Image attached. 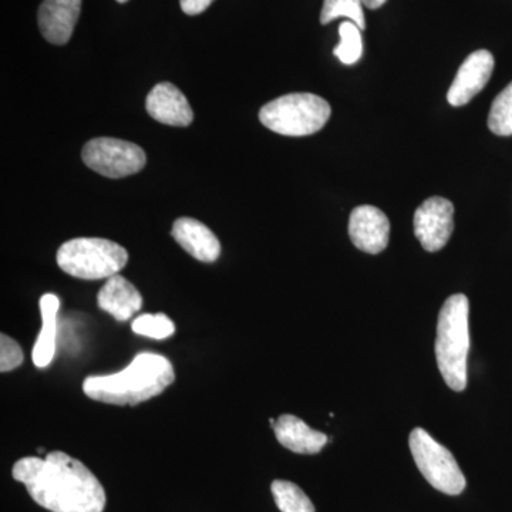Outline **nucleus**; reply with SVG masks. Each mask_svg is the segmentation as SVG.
<instances>
[{"label":"nucleus","mask_w":512,"mask_h":512,"mask_svg":"<svg viewBox=\"0 0 512 512\" xmlns=\"http://www.w3.org/2000/svg\"><path fill=\"white\" fill-rule=\"evenodd\" d=\"M348 18L350 22L356 23L360 30H365V13H363L362 0H325L320 23L328 25L332 20Z\"/></svg>","instance_id":"obj_18"},{"label":"nucleus","mask_w":512,"mask_h":512,"mask_svg":"<svg viewBox=\"0 0 512 512\" xmlns=\"http://www.w3.org/2000/svg\"><path fill=\"white\" fill-rule=\"evenodd\" d=\"M117 2H119V3H126V2H128V0H117Z\"/></svg>","instance_id":"obj_25"},{"label":"nucleus","mask_w":512,"mask_h":512,"mask_svg":"<svg viewBox=\"0 0 512 512\" xmlns=\"http://www.w3.org/2000/svg\"><path fill=\"white\" fill-rule=\"evenodd\" d=\"M82 0H45L40 5L37 22L43 37L53 45H66L79 20Z\"/></svg>","instance_id":"obj_11"},{"label":"nucleus","mask_w":512,"mask_h":512,"mask_svg":"<svg viewBox=\"0 0 512 512\" xmlns=\"http://www.w3.org/2000/svg\"><path fill=\"white\" fill-rule=\"evenodd\" d=\"M276 507L282 512H316L311 498L291 481L275 480L271 485Z\"/></svg>","instance_id":"obj_17"},{"label":"nucleus","mask_w":512,"mask_h":512,"mask_svg":"<svg viewBox=\"0 0 512 512\" xmlns=\"http://www.w3.org/2000/svg\"><path fill=\"white\" fill-rule=\"evenodd\" d=\"M362 30L356 23L343 22L339 28L340 43L333 53L343 64H355L359 62L363 53Z\"/></svg>","instance_id":"obj_20"},{"label":"nucleus","mask_w":512,"mask_h":512,"mask_svg":"<svg viewBox=\"0 0 512 512\" xmlns=\"http://www.w3.org/2000/svg\"><path fill=\"white\" fill-rule=\"evenodd\" d=\"M349 237L360 251L372 255L380 254L389 245V218L372 205L357 207L350 214Z\"/></svg>","instance_id":"obj_9"},{"label":"nucleus","mask_w":512,"mask_h":512,"mask_svg":"<svg viewBox=\"0 0 512 512\" xmlns=\"http://www.w3.org/2000/svg\"><path fill=\"white\" fill-rule=\"evenodd\" d=\"M454 205L446 198H429L414 214V234L427 252L446 247L454 229Z\"/></svg>","instance_id":"obj_8"},{"label":"nucleus","mask_w":512,"mask_h":512,"mask_svg":"<svg viewBox=\"0 0 512 512\" xmlns=\"http://www.w3.org/2000/svg\"><path fill=\"white\" fill-rule=\"evenodd\" d=\"M83 163L109 178H124L140 173L146 165L143 148L119 138H93L83 148Z\"/></svg>","instance_id":"obj_7"},{"label":"nucleus","mask_w":512,"mask_h":512,"mask_svg":"<svg viewBox=\"0 0 512 512\" xmlns=\"http://www.w3.org/2000/svg\"><path fill=\"white\" fill-rule=\"evenodd\" d=\"M13 478L25 484L36 504L52 512H103L106 491L82 461L63 451L45 458H20Z\"/></svg>","instance_id":"obj_1"},{"label":"nucleus","mask_w":512,"mask_h":512,"mask_svg":"<svg viewBox=\"0 0 512 512\" xmlns=\"http://www.w3.org/2000/svg\"><path fill=\"white\" fill-rule=\"evenodd\" d=\"M214 0H180L181 9L187 15L195 16L210 8Z\"/></svg>","instance_id":"obj_23"},{"label":"nucleus","mask_w":512,"mask_h":512,"mask_svg":"<svg viewBox=\"0 0 512 512\" xmlns=\"http://www.w3.org/2000/svg\"><path fill=\"white\" fill-rule=\"evenodd\" d=\"M488 128L497 136H512V83L495 97L488 116Z\"/></svg>","instance_id":"obj_19"},{"label":"nucleus","mask_w":512,"mask_h":512,"mask_svg":"<svg viewBox=\"0 0 512 512\" xmlns=\"http://www.w3.org/2000/svg\"><path fill=\"white\" fill-rule=\"evenodd\" d=\"M276 440L296 454H318L328 444V436L313 430L305 421L292 414H284L276 420Z\"/></svg>","instance_id":"obj_15"},{"label":"nucleus","mask_w":512,"mask_h":512,"mask_svg":"<svg viewBox=\"0 0 512 512\" xmlns=\"http://www.w3.org/2000/svg\"><path fill=\"white\" fill-rule=\"evenodd\" d=\"M131 329L137 335L156 340L168 339L175 333L173 320L164 313H156V315L146 313V315L138 316L134 319Z\"/></svg>","instance_id":"obj_21"},{"label":"nucleus","mask_w":512,"mask_h":512,"mask_svg":"<svg viewBox=\"0 0 512 512\" xmlns=\"http://www.w3.org/2000/svg\"><path fill=\"white\" fill-rule=\"evenodd\" d=\"M23 363V350L16 340L5 333L0 336V370L2 373L12 372Z\"/></svg>","instance_id":"obj_22"},{"label":"nucleus","mask_w":512,"mask_h":512,"mask_svg":"<svg viewBox=\"0 0 512 512\" xmlns=\"http://www.w3.org/2000/svg\"><path fill=\"white\" fill-rule=\"evenodd\" d=\"M470 303L466 295L457 293L444 302L437 323V366L444 382L454 392L467 387V357L470 352L468 328Z\"/></svg>","instance_id":"obj_3"},{"label":"nucleus","mask_w":512,"mask_h":512,"mask_svg":"<svg viewBox=\"0 0 512 512\" xmlns=\"http://www.w3.org/2000/svg\"><path fill=\"white\" fill-rule=\"evenodd\" d=\"M409 444L414 463L436 490L447 495H458L466 490V477L456 458L426 430L414 429L410 433Z\"/></svg>","instance_id":"obj_6"},{"label":"nucleus","mask_w":512,"mask_h":512,"mask_svg":"<svg viewBox=\"0 0 512 512\" xmlns=\"http://www.w3.org/2000/svg\"><path fill=\"white\" fill-rule=\"evenodd\" d=\"M328 101L312 93H292L269 101L259 120L281 136L303 137L318 133L330 119Z\"/></svg>","instance_id":"obj_4"},{"label":"nucleus","mask_w":512,"mask_h":512,"mask_svg":"<svg viewBox=\"0 0 512 512\" xmlns=\"http://www.w3.org/2000/svg\"><path fill=\"white\" fill-rule=\"evenodd\" d=\"M56 259L67 275L97 281L119 274L127 264L128 252L109 239L74 238L64 242Z\"/></svg>","instance_id":"obj_5"},{"label":"nucleus","mask_w":512,"mask_h":512,"mask_svg":"<svg viewBox=\"0 0 512 512\" xmlns=\"http://www.w3.org/2000/svg\"><path fill=\"white\" fill-rule=\"evenodd\" d=\"M146 109L154 120L167 126L187 127L194 120L187 97L171 83L157 84L148 93Z\"/></svg>","instance_id":"obj_12"},{"label":"nucleus","mask_w":512,"mask_h":512,"mask_svg":"<svg viewBox=\"0 0 512 512\" xmlns=\"http://www.w3.org/2000/svg\"><path fill=\"white\" fill-rule=\"evenodd\" d=\"M101 311L110 313L119 322L133 318L143 308V296L136 286L117 274L107 279L97 295Z\"/></svg>","instance_id":"obj_14"},{"label":"nucleus","mask_w":512,"mask_h":512,"mask_svg":"<svg viewBox=\"0 0 512 512\" xmlns=\"http://www.w3.org/2000/svg\"><path fill=\"white\" fill-rule=\"evenodd\" d=\"M494 70V57L488 50H477L467 57L458 69L456 79L448 90L447 100L451 106H466L490 80Z\"/></svg>","instance_id":"obj_10"},{"label":"nucleus","mask_w":512,"mask_h":512,"mask_svg":"<svg viewBox=\"0 0 512 512\" xmlns=\"http://www.w3.org/2000/svg\"><path fill=\"white\" fill-rule=\"evenodd\" d=\"M171 235L177 244L192 258L201 262H215L221 255V244L217 235L207 225L194 218H178Z\"/></svg>","instance_id":"obj_13"},{"label":"nucleus","mask_w":512,"mask_h":512,"mask_svg":"<svg viewBox=\"0 0 512 512\" xmlns=\"http://www.w3.org/2000/svg\"><path fill=\"white\" fill-rule=\"evenodd\" d=\"M174 380V367L167 357L144 352L119 373L87 377L83 392L94 402L137 406L160 396Z\"/></svg>","instance_id":"obj_2"},{"label":"nucleus","mask_w":512,"mask_h":512,"mask_svg":"<svg viewBox=\"0 0 512 512\" xmlns=\"http://www.w3.org/2000/svg\"><path fill=\"white\" fill-rule=\"evenodd\" d=\"M60 301L53 293H45L40 299L42 312V330L33 346L32 359L36 367H47L56 353L57 312Z\"/></svg>","instance_id":"obj_16"},{"label":"nucleus","mask_w":512,"mask_h":512,"mask_svg":"<svg viewBox=\"0 0 512 512\" xmlns=\"http://www.w3.org/2000/svg\"><path fill=\"white\" fill-rule=\"evenodd\" d=\"M363 6H366V8L376 10L379 8H382L384 3L387 2V0H362Z\"/></svg>","instance_id":"obj_24"}]
</instances>
